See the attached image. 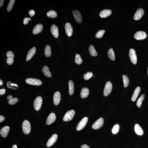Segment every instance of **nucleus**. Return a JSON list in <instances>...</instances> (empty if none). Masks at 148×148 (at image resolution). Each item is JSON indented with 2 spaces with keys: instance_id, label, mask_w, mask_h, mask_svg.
Masks as SVG:
<instances>
[{
  "instance_id": "17",
  "label": "nucleus",
  "mask_w": 148,
  "mask_h": 148,
  "mask_svg": "<svg viewBox=\"0 0 148 148\" xmlns=\"http://www.w3.org/2000/svg\"><path fill=\"white\" fill-rule=\"evenodd\" d=\"M43 28V26L41 24H39L36 25L34 28L33 30V33L34 35L41 32Z\"/></svg>"
},
{
  "instance_id": "9",
  "label": "nucleus",
  "mask_w": 148,
  "mask_h": 148,
  "mask_svg": "<svg viewBox=\"0 0 148 148\" xmlns=\"http://www.w3.org/2000/svg\"><path fill=\"white\" fill-rule=\"evenodd\" d=\"M147 37L146 34L144 32L140 31L137 32L134 35V37L137 40H143Z\"/></svg>"
},
{
  "instance_id": "13",
  "label": "nucleus",
  "mask_w": 148,
  "mask_h": 148,
  "mask_svg": "<svg viewBox=\"0 0 148 148\" xmlns=\"http://www.w3.org/2000/svg\"><path fill=\"white\" fill-rule=\"evenodd\" d=\"M144 13V11L143 9L139 8L138 9L134 16V19L136 20H139L141 18Z\"/></svg>"
},
{
  "instance_id": "33",
  "label": "nucleus",
  "mask_w": 148,
  "mask_h": 148,
  "mask_svg": "<svg viewBox=\"0 0 148 148\" xmlns=\"http://www.w3.org/2000/svg\"><path fill=\"white\" fill-rule=\"evenodd\" d=\"M15 0H10L7 8V11L10 12L12 9L13 6L14 5Z\"/></svg>"
},
{
  "instance_id": "2",
  "label": "nucleus",
  "mask_w": 148,
  "mask_h": 148,
  "mask_svg": "<svg viewBox=\"0 0 148 148\" xmlns=\"http://www.w3.org/2000/svg\"><path fill=\"white\" fill-rule=\"evenodd\" d=\"M43 99L41 97L38 96L36 98L34 102V108L36 111H38L41 108Z\"/></svg>"
},
{
  "instance_id": "16",
  "label": "nucleus",
  "mask_w": 148,
  "mask_h": 148,
  "mask_svg": "<svg viewBox=\"0 0 148 148\" xmlns=\"http://www.w3.org/2000/svg\"><path fill=\"white\" fill-rule=\"evenodd\" d=\"M73 13L74 18L77 22L79 23H81L82 17L80 12L77 10H76L75 11H73Z\"/></svg>"
},
{
  "instance_id": "26",
  "label": "nucleus",
  "mask_w": 148,
  "mask_h": 148,
  "mask_svg": "<svg viewBox=\"0 0 148 148\" xmlns=\"http://www.w3.org/2000/svg\"><path fill=\"white\" fill-rule=\"evenodd\" d=\"M42 71L44 74L46 76L49 78L52 77L51 74L49 71V68L47 66H45L43 67Z\"/></svg>"
},
{
  "instance_id": "43",
  "label": "nucleus",
  "mask_w": 148,
  "mask_h": 148,
  "mask_svg": "<svg viewBox=\"0 0 148 148\" xmlns=\"http://www.w3.org/2000/svg\"><path fill=\"white\" fill-rule=\"evenodd\" d=\"M5 118L4 117L1 115H0V123H1L4 121Z\"/></svg>"
},
{
  "instance_id": "46",
  "label": "nucleus",
  "mask_w": 148,
  "mask_h": 148,
  "mask_svg": "<svg viewBox=\"0 0 148 148\" xmlns=\"http://www.w3.org/2000/svg\"><path fill=\"white\" fill-rule=\"evenodd\" d=\"M3 83V81L1 80H0V86H1L2 85Z\"/></svg>"
},
{
  "instance_id": "35",
  "label": "nucleus",
  "mask_w": 148,
  "mask_h": 148,
  "mask_svg": "<svg viewBox=\"0 0 148 148\" xmlns=\"http://www.w3.org/2000/svg\"><path fill=\"white\" fill-rule=\"evenodd\" d=\"M122 77L124 87H128L129 84V79L127 76L125 75H123Z\"/></svg>"
},
{
  "instance_id": "27",
  "label": "nucleus",
  "mask_w": 148,
  "mask_h": 148,
  "mask_svg": "<svg viewBox=\"0 0 148 148\" xmlns=\"http://www.w3.org/2000/svg\"><path fill=\"white\" fill-rule=\"evenodd\" d=\"M89 51L90 54L92 56L94 57L97 56L98 54L93 45H91L90 46Z\"/></svg>"
},
{
  "instance_id": "12",
  "label": "nucleus",
  "mask_w": 148,
  "mask_h": 148,
  "mask_svg": "<svg viewBox=\"0 0 148 148\" xmlns=\"http://www.w3.org/2000/svg\"><path fill=\"white\" fill-rule=\"evenodd\" d=\"M56 117L55 114L51 113L50 114L47 119L46 123L48 125H50L53 123L55 121Z\"/></svg>"
},
{
  "instance_id": "22",
  "label": "nucleus",
  "mask_w": 148,
  "mask_h": 148,
  "mask_svg": "<svg viewBox=\"0 0 148 148\" xmlns=\"http://www.w3.org/2000/svg\"><path fill=\"white\" fill-rule=\"evenodd\" d=\"M135 133L139 135H142L143 134V130L141 127L138 124H136L135 126Z\"/></svg>"
},
{
  "instance_id": "41",
  "label": "nucleus",
  "mask_w": 148,
  "mask_h": 148,
  "mask_svg": "<svg viewBox=\"0 0 148 148\" xmlns=\"http://www.w3.org/2000/svg\"><path fill=\"white\" fill-rule=\"evenodd\" d=\"M29 13L31 17H33L35 15V11L33 10H31L29 11Z\"/></svg>"
},
{
  "instance_id": "32",
  "label": "nucleus",
  "mask_w": 148,
  "mask_h": 148,
  "mask_svg": "<svg viewBox=\"0 0 148 148\" xmlns=\"http://www.w3.org/2000/svg\"><path fill=\"white\" fill-rule=\"evenodd\" d=\"M47 15L48 17L52 18H56L57 16L56 12L53 10H51L48 12Z\"/></svg>"
},
{
  "instance_id": "31",
  "label": "nucleus",
  "mask_w": 148,
  "mask_h": 148,
  "mask_svg": "<svg viewBox=\"0 0 148 148\" xmlns=\"http://www.w3.org/2000/svg\"><path fill=\"white\" fill-rule=\"evenodd\" d=\"M45 55L46 56L49 57L51 55V51L50 47L49 45L46 46L45 49Z\"/></svg>"
},
{
  "instance_id": "25",
  "label": "nucleus",
  "mask_w": 148,
  "mask_h": 148,
  "mask_svg": "<svg viewBox=\"0 0 148 148\" xmlns=\"http://www.w3.org/2000/svg\"><path fill=\"white\" fill-rule=\"evenodd\" d=\"M7 99L9 100L8 103L10 105L15 104L17 103L19 101V100L17 97L13 98L12 96L11 95L8 96L7 97Z\"/></svg>"
},
{
  "instance_id": "7",
  "label": "nucleus",
  "mask_w": 148,
  "mask_h": 148,
  "mask_svg": "<svg viewBox=\"0 0 148 148\" xmlns=\"http://www.w3.org/2000/svg\"><path fill=\"white\" fill-rule=\"evenodd\" d=\"M103 124L104 120L101 117L93 124L92 127L94 129H98L102 126Z\"/></svg>"
},
{
  "instance_id": "10",
  "label": "nucleus",
  "mask_w": 148,
  "mask_h": 148,
  "mask_svg": "<svg viewBox=\"0 0 148 148\" xmlns=\"http://www.w3.org/2000/svg\"><path fill=\"white\" fill-rule=\"evenodd\" d=\"M58 138V135L56 134L53 135L48 141L47 144V146L51 147L53 146L56 141Z\"/></svg>"
},
{
  "instance_id": "34",
  "label": "nucleus",
  "mask_w": 148,
  "mask_h": 148,
  "mask_svg": "<svg viewBox=\"0 0 148 148\" xmlns=\"http://www.w3.org/2000/svg\"><path fill=\"white\" fill-rule=\"evenodd\" d=\"M75 61V63L78 65H81L82 63V60L81 59V55L79 54H77L76 55Z\"/></svg>"
},
{
  "instance_id": "47",
  "label": "nucleus",
  "mask_w": 148,
  "mask_h": 148,
  "mask_svg": "<svg viewBox=\"0 0 148 148\" xmlns=\"http://www.w3.org/2000/svg\"><path fill=\"white\" fill-rule=\"evenodd\" d=\"M12 148H17V146L16 145H14Z\"/></svg>"
},
{
  "instance_id": "24",
  "label": "nucleus",
  "mask_w": 148,
  "mask_h": 148,
  "mask_svg": "<svg viewBox=\"0 0 148 148\" xmlns=\"http://www.w3.org/2000/svg\"><path fill=\"white\" fill-rule=\"evenodd\" d=\"M89 90L87 87H84L82 89L81 92V96L83 99L87 97L89 95Z\"/></svg>"
},
{
  "instance_id": "20",
  "label": "nucleus",
  "mask_w": 148,
  "mask_h": 148,
  "mask_svg": "<svg viewBox=\"0 0 148 148\" xmlns=\"http://www.w3.org/2000/svg\"><path fill=\"white\" fill-rule=\"evenodd\" d=\"M36 48L35 47H34L32 48L28 52L26 58L27 61H28L30 60L32 58L33 56L35 55L36 53Z\"/></svg>"
},
{
  "instance_id": "21",
  "label": "nucleus",
  "mask_w": 148,
  "mask_h": 148,
  "mask_svg": "<svg viewBox=\"0 0 148 148\" xmlns=\"http://www.w3.org/2000/svg\"><path fill=\"white\" fill-rule=\"evenodd\" d=\"M112 13L110 10L105 9L102 11L100 13V16L102 18H106L109 16Z\"/></svg>"
},
{
  "instance_id": "37",
  "label": "nucleus",
  "mask_w": 148,
  "mask_h": 148,
  "mask_svg": "<svg viewBox=\"0 0 148 148\" xmlns=\"http://www.w3.org/2000/svg\"><path fill=\"white\" fill-rule=\"evenodd\" d=\"M105 31L104 30H101L98 32L96 34L95 36L97 38L101 39L103 37L104 34L105 33Z\"/></svg>"
},
{
  "instance_id": "38",
  "label": "nucleus",
  "mask_w": 148,
  "mask_h": 148,
  "mask_svg": "<svg viewBox=\"0 0 148 148\" xmlns=\"http://www.w3.org/2000/svg\"><path fill=\"white\" fill-rule=\"evenodd\" d=\"M119 126L118 124H116L114 126L112 130V132L114 134L117 133L119 132Z\"/></svg>"
},
{
  "instance_id": "11",
  "label": "nucleus",
  "mask_w": 148,
  "mask_h": 148,
  "mask_svg": "<svg viewBox=\"0 0 148 148\" xmlns=\"http://www.w3.org/2000/svg\"><path fill=\"white\" fill-rule=\"evenodd\" d=\"M65 28L66 33L68 36L70 37L72 35L73 33V28L70 24L67 23L66 24Z\"/></svg>"
},
{
  "instance_id": "6",
  "label": "nucleus",
  "mask_w": 148,
  "mask_h": 148,
  "mask_svg": "<svg viewBox=\"0 0 148 148\" xmlns=\"http://www.w3.org/2000/svg\"><path fill=\"white\" fill-rule=\"evenodd\" d=\"M129 56L132 63L135 65L137 63V58L135 50L133 49H130Z\"/></svg>"
},
{
  "instance_id": "29",
  "label": "nucleus",
  "mask_w": 148,
  "mask_h": 148,
  "mask_svg": "<svg viewBox=\"0 0 148 148\" xmlns=\"http://www.w3.org/2000/svg\"><path fill=\"white\" fill-rule=\"evenodd\" d=\"M108 55L109 58L111 60L114 61L115 60V55L113 49L111 48L108 52Z\"/></svg>"
},
{
  "instance_id": "45",
  "label": "nucleus",
  "mask_w": 148,
  "mask_h": 148,
  "mask_svg": "<svg viewBox=\"0 0 148 148\" xmlns=\"http://www.w3.org/2000/svg\"><path fill=\"white\" fill-rule=\"evenodd\" d=\"M4 0H0V7H3V1H4Z\"/></svg>"
},
{
  "instance_id": "40",
  "label": "nucleus",
  "mask_w": 148,
  "mask_h": 148,
  "mask_svg": "<svg viewBox=\"0 0 148 148\" xmlns=\"http://www.w3.org/2000/svg\"><path fill=\"white\" fill-rule=\"evenodd\" d=\"M31 20L30 18L26 17L24 19L23 24L24 25H27L29 23V21Z\"/></svg>"
},
{
  "instance_id": "48",
  "label": "nucleus",
  "mask_w": 148,
  "mask_h": 148,
  "mask_svg": "<svg viewBox=\"0 0 148 148\" xmlns=\"http://www.w3.org/2000/svg\"><path fill=\"white\" fill-rule=\"evenodd\" d=\"M147 73H148V72H147Z\"/></svg>"
},
{
  "instance_id": "5",
  "label": "nucleus",
  "mask_w": 148,
  "mask_h": 148,
  "mask_svg": "<svg viewBox=\"0 0 148 148\" xmlns=\"http://www.w3.org/2000/svg\"><path fill=\"white\" fill-rule=\"evenodd\" d=\"M26 81L29 84L34 86L41 85L42 82L39 79L34 78H28L26 79Z\"/></svg>"
},
{
  "instance_id": "4",
  "label": "nucleus",
  "mask_w": 148,
  "mask_h": 148,
  "mask_svg": "<svg viewBox=\"0 0 148 148\" xmlns=\"http://www.w3.org/2000/svg\"><path fill=\"white\" fill-rule=\"evenodd\" d=\"M112 89V85L111 82L108 81L106 83L104 90V95L107 97L111 93Z\"/></svg>"
},
{
  "instance_id": "15",
  "label": "nucleus",
  "mask_w": 148,
  "mask_h": 148,
  "mask_svg": "<svg viewBox=\"0 0 148 148\" xmlns=\"http://www.w3.org/2000/svg\"><path fill=\"white\" fill-rule=\"evenodd\" d=\"M61 99V93L59 91L56 92L54 95L53 101L54 104L55 105L59 104Z\"/></svg>"
},
{
  "instance_id": "30",
  "label": "nucleus",
  "mask_w": 148,
  "mask_h": 148,
  "mask_svg": "<svg viewBox=\"0 0 148 148\" xmlns=\"http://www.w3.org/2000/svg\"><path fill=\"white\" fill-rule=\"evenodd\" d=\"M7 87L10 88L14 90L17 89L18 88V86L16 84L14 83L11 81L7 82Z\"/></svg>"
},
{
  "instance_id": "42",
  "label": "nucleus",
  "mask_w": 148,
  "mask_h": 148,
  "mask_svg": "<svg viewBox=\"0 0 148 148\" xmlns=\"http://www.w3.org/2000/svg\"><path fill=\"white\" fill-rule=\"evenodd\" d=\"M6 92V89H0V95H2L5 94Z\"/></svg>"
},
{
  "instance_id": "44",
  "label": "nucleus",
  "mask_w": 148,
  "mask_h": 148,
  "mask_svg": "<svg viewBox=\"0 0 148 148\" xmlns=\"http://www.w3.org/2000/svg\"><path fill=\"white\" fill-rule=\"evenodd\" d=\"M81 148H90V147L88 145L84 144L82 145Z\"/></svg>"
},
{
  "instance_id": "3",
  "label": "nucleus",
  "mask_w": 148,
  "mask_h": 148,
  "mask_svg": "<svg viewBox=\"0 0 148 148\" xmlns=\"http://www.w3.org/2000/svg\"><path fill=\"white\" fill-rule=\"evenodd\" d=\"M75 111L74 110H71L68 111L64 117L63 121L67 122L72 120L75 115Z\"/></svg>"
},
{
  "instance_id": "23",
  "label": "nucleus",
  "mask_w": 148,
  "mask_h": 148,
  "mask_svg": "<svg viewBox=\"0 0 148 148\" xmlns=\"http://www.w3.org/2000/svg\"><path fill=\"white\" fill-rule=\"evenodd\" d=\"M141 90V88L139 87H138L136 88L131 98L132 101H135L140 92Z\"/></svg>"
},
{
  "instance_id": "8",
  "label": "nucleus",
  "mask_w": 148,
  "mask_h": 148,
  "mask_svg": "<svg viewBox=\"0 0 148 148\" xmlns=\"http://www.w3.org/2000/svg\"><path fill=\"white\" fill-rule=\"evenodd\" d=\"M88 120L87 117H84L80 122L77 126V131H79L83 129L87 125Z\"/></svg>"
},
{
  "instance_id": "28",
  "label": "nucleus",
  "mask_w": 148,
  "mask_h": 148,
  "mask_svg": "<svg viewBox=\"0 0 148 148\" xmlns=\"http://www.w3.org/2000/svg\"><path fill=\"white\" fill-rule=\"evenodd\" d=\"M69 93L70 95H72L74 92V85L73 81H70L68 83Z\"/></svg>"
},
{
  "instance_id": "1",
  "label": "nucleus",
  "mask_w": 148,
  "mask_h": 148,
  "mask_svg": "<svg viewBox=\"0 0 148 148\" xmlns=\"http://www.w3.org/2000/svg\"><path fill=\"white\" fill-rule=\"evenodd\" d=\"M23 132L25 134H28L30 132L31 129V125L30 122L27 120L24 121L22 126Z\"/></svg>"
},
{
  "instance_id": "14",
  "label": "nucleus",
  "mask_w": 148,
  "mask_h": 148,
  "mask_svg": "<svg viewBox=\"0 0 148 148\" xmlns=\"http://www.w3.org/2000/svg\"><path fill=\"white\" fill-rule=\"evenodd\" d=\"M7 56L8 57L7 61V63L9 65H12L14 61V54L12 51H9L7 53Z\"/></svg>"
},
{
  "instance_id": "39",
  "label": "nucleus",
  "mask_w": 148,
  "mask_h": 148,
  "mask_svg": "<svg viewBox=\"0 0 148 148\" xmlns=\"http://www.w3.org/2000/svg\"><path fill=\"white\" fill-rule=\"evenodd\" d=\"M93 75V73L91 72H88L85 74L84 75V78L86 80H88L92 77Z\"/></svg>"
},
{
  "instance_id": "19",
  "label": "nucleus",
  "mask_w": 148,
  "mask_h": 148,
  "mask_svg": "<svg viewBox=\"0 0 148 148\" xmlns=\"http://www.w3.org/2000/svg\"><path fill=\"white\" fill-rule=\"evenodd\" d=\"M10 129V128L7 126H6L2 128L0 132L2 136L4 138L6 137L9 133Z\"/></svg>"
},
{
  "instance_id": "36",
  "label": "nucleus",
  "mask_w": 148,
  "mask_h": 148,
  "mask_svg": "<svg viewBox=\"0 0 148 148\" xmlns=\"http://www.w3.org/2000/svg\"><path fill=\"white\" fill-rule=\"evenodd\" d=\"M145 95L143 94H142L138 99V100L136 105L137 107L138 108L141 107V106L142 102L144 98Z\"/></svg>"
},
{
  "instance_id": "18",
  "label": "nucleus",
  "mask_w": 148,
  "mask_h": 148,
  "mask_svg": "<svg viewBox=\"0 0 148 148\" xmlns=\"http://www.w3.org/2000/svg\"><path fill=\"white\" fill-rule=\"evenodd\" d=\"M51 32L52 34L56 38L59 37L58 28L55 25H52L51 27Z\"/></svg>"
}]
</instances>
